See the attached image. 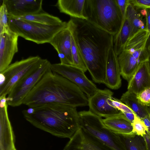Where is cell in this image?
<instances>
[{"label": "cell", "mask_w": 150, "mask_h": 150, "mask_svg": "<svg viewBox=\"0 0 150 150\" xmlns=\"http://www.w3.org/2000/svg\"><path fill=\"white\" fill-rule=\"evenodd\" d=\"M67 23L92 80L104 84L107 59L114 36L86 19L71 17Z\"/></svg>", "instance_id": "1"}, {"label": "cell", "mask_w": 150, "mask_h": 150, "mask_svg": "<svg viewBox=\"0 0 150 150\" xmlns=\"http://www.w3.org/2000/svg\"><path fill=\"white\" fill-rule=\"evenodd\" d=\"M140 12L142 15L146 17L147 13V9L146 8L142 9L140 11Z\"/></svg>", "instance_id": "37"}, {"label": "cell", "mask_w": 150, "mask_h": 150, "mask_svg": "<svg viewBox=\"0 0 150 150\" xmlns=\"http://www.w3.org/2000/svg\"><path fill=\"white\" fill-rule=\"evenodd\" d=\"M42 0H3L8 16L20 17L42 11Z\"/></svg>", "instance_id": "15"}, {"label": "cell", "mask_w": 150, "mask_h": 150, "mask_svg": "<svg viewBox=\"0 0 150 150\" xmlns=\"http://www.w3.org/2000/svg\"><path fill=\"white\" fill-rule=\"evenodd\" d=\"M8 23V14L6 6L2 2L0 7V34L10 30Z\"/></svg>", "instance_id": "26"}, {"label": "cell", "mask_w": 150, "mask_h": 150, "mask_svg": "<svg viewBox=\"0 0 150 150\" xmlns=\"http://www.w3.org/2000/svg\"><path fill=\"white\" fill-rule=\"evenodd\" d=\"M80 128L114 150H127L119 135L108 128L102 118L90 111L78 112Z\"/></svg>", "instance_id": "6"}, {"label": "cell", "mask_w": 150, "mask_h": 150, "mask_svg": "<svg viewBox=\"0 0 150 150\" xmlns=\"http://www.w3.org/2000/svg\"><path fill=\"white\" fill-rule=\"evenodd\" d=\"M71 32L67 25L56 34L49 43L57 51L61 63L74 66L71 53Z\"/></svg>", "instance_id": "12"}, {"label": "cell", "mask_w": 150, "mask_h": 150, "mask_svg": "<svg viewBox=\"0 0 150 150\" xmlns=\"http://www.w3.org/2000/svg\"><path fill=\"white\" fill-rule=\"evenodd\" d=\"M86 0H58L57 6L60 12L71 17L85 19L84 10Z\"/></svg>", "instance_id": "19"}, {"label": "cell", "mask_w": 150, "mask_h": 150, "mask_svg": "<svg viewBox=\"0 0 150 150\" xmlns=\"http://www.w3.org/2000/svg\"><path fill=\"white\" fill-rule=\"evenodd\" d=\"M62 150H114L80 127Z\"/></svg>", "instance_id": "11"}, {"label": "cell", "mask_w": 150, "mask_h": 150, "mask_svg": "<svg viewBox=\"0 0 150 150\" xmlns=\"http://www.w3.org/2000/svg\"><path fill=\"white\" fill-rule=\"evenodd\" d=\"M150 87V64L149 61L141 64L128 82L127 90L136 95Z\"/></svg>", "instance_id": "17"}, {"label": "cell", "mask_w": 150, "mask_h": 150, "mask_svg": "<svg viewBox=\"0 0 150 150\" xmlns=\"http://www.w3.org/2000/svg\"><path fill=\"white\" fill-rule=\"evenodd\" d=\"M143 137L145 141L147 150H150V133L146 131Z\"/></svg>", "instance_id": "34"}, {"label": "cell", "mask_w": 150, "mask_h": 150, "mask_svg": "<svg viewBox=\"0 0 150 150\" xmlns=\"http://www.w3.org/2000/svg\"><path fill=\"white\" fill-rule=\"evenodd\" d=\"M131 27L129 20L125 17L118 33L114 37V48L118 56L122 51L130 35Z\"/></svg>", "instance_id": "21"}, {"label": "cell", "mask_w": 150, "mask_h": 150, "mask_svg": "<svg viewBox=\"0 0 150 150\" xmlns=\"http://www.w3.org/2000/svg\"><path fill=\"white\" fill-rule=\"evenodd\" d=\"M149 107V115L150 116V106Z\"/></svg>", "instance_id": "38"}, {"label": "cell", "mask_w": 150, "mask_h": 150, "mask_svg": "<svg viewBox=\"0 0 150 150\" xmlns=\"http://www.w3.org/2000/svg\"><path fill=\"white\" fill-rule=\"evenodd\" d=\"M149 62L150 64V55L149 58Z\"/></svg>", "instance_id": "39"}, {"label": "cell", "mask_w": 150, "mask_h": 150, "mask_svg": "<svg viewBox=\"0 0 150 150\" xmlns=\"http://www.w3.org/2000/svg\"><path fill=\"white\" fill-rule=\"evenodd\" d=\"M148 129V132L150 133V116L149 114L142 119Z\"/></svg>", "instance_id": "35"}, {"label": "cell", "mask_w": 150, "mask_h": 150, "mask_svg": "<svg viewBox=\"0 0 150 150\" xmlns=\"http://www.w3.org/2000/svg\"><path fill=\"white\" fill-rule=\"evenodd\" d=\"M134 134L143 137L148 131V129L144 122L135 114L134 121L132 124Z\"/></svg>", "instance_id": "27"}, {"label": "cell", "mask_w": 150, "mask_h": 150, "mask_svg": "<svg viewBox=\"0 0 150 150\" xmlns=\"http://www.w3.org/2000/svg\"><path fill=\"white\" fill-rule=\"evenodd\" d=\"M18 18L42 24L50 25H58L63 22L58 17L42 11L38 13Z\"/></svg>", "instance_id": "22"}, {"label": "cell", "mask_w": 150, "mask_h": 150, "mask_svg": "<svg viewBox=\"0 0 150 150\" xmlns=\"http://www.w3.org/2000/svg\"><path fill=\"white\" fill-rule=\"evenodd\" d=\"M113 93L110 90L98 89L88 98L89 110L96 115L105 118L117 115L121 112L111 104Z\"/></svg>", "instance_id": "10"}, {"label": "cell", "mask_w": 150, "mask_h": 150, "mask_svg": "<svg viewBox=\"0 0 150 150\" xmlns=\"http://www.w3.org/2000/svg\"><path fill=\"white\" fill-rule=\"evenodd\" d=\"M23 104L28 108L48 104L76 108L88 105V100L78 86L50 67L24 99Z\"/></svg>", "instance_id": "2"}, {"label": "cell", "mask_w": 150, "mask_h": 150, "mask_svg": "<svg viewBox=\"0 0 150 150\" xmlns=\"http://www.w3.org/2000/svg\"><path fill=\"white\" fill-rule=\"evenodd\" d=\"M8 23L11 31L19 36L38 44L49 43L56 34L68 25L64 21L56 25H45L8 16Z\"/></svg>", "instance_id": "5"}, {"label": "cell", "mask_w": 150, "mask_h": 150, "mask_svg": "<svg viewBox=\"0 0 150 150\" xmlns=\"http://www.w3.org/2000/svg\"><path fill=\"white\" fill-rule=\"evenodd\" d=\"M51 70L75 84L89 98L98 90L96 85L86 76L85 72L73 66L61 63L51 64Z\"/></svg>", "instance_id": "9"}, {"label": "cell", "mask_w": 150, "mask_h": 150, "mask_svg": "<svg viewBox=\"0 0 150 150\" xmlns=\"http://www.w3.org/2000/svg\"><path fill=\"white\" fill-rule=\"evenodd\" d=\"M112 104L122 112L133 113L128 107L122 102L120 100L112 97L111 99Z\"/></svg>", "instance_id": "29"}, {"label": "cell", "mask_w": 150, "mask_h": 150, "mask_svg": "<svg viewBox=\"0 0 150 150\" xmlns=\"http://www.w3.org/2000/svg\"><path fill=\"white\" fill-rule=\"evenodd\" d=\"M145 47L146 49L150 52V33L147 40Z\"/></svg>", "instance_id": "36"}, {"label": "cell", "mask_w": 150, "mask_h": 150, "mask_svg": "<svg viewBox=\"0 0 150 150\" xmlns=\"http://www.w3.org/2000/svg\"><path fill=\"white\" fill-rule=\"evenodd\" d=\"M122 112L124 114L127 120L132 124L134 121L135 114L134 113L131 112Z\"/></svg>", "instance_id": "32"}, {"label": "cell", "mask_w": 150, "mask_h": 150, "mask_svg": "<svg viewBox=\"0 0 150 150\" xmlns=\"http://www.w3.org/2000/svg\"><path fill=\"white\" fill-rule=\"evenodd\" d=\"M18 37L11 30L0 34V72L11 64L14 55L18 52Z\"/></svg>", "instance_id": "14"}, {"label": "cell", "mask_w": 150, "mask_h": 150, "mask_svg": "<svg viewBox=\"0 0 150 150\" xmlns=\"http://www.w3.org/2000/svg\"><path fill=\"white\" fill-rule=\"evenodd\" d=\"M125 17L129 20L131 27L129 38L140 29L144 28H143L144 25V23L136 9L130 2L127 8Z\"/></svg>", "instance_id": "24"}, {"label": "cell", "mask_w": 150, "mask_h": 150, "mask_svg": "<svg viewBox=\"0 0 150 150\" xmlns=\"http://www.w3.org/2000/svg\"><path fill=\"white\" fill-rule=\"evenodd\" d=\"M43 59L30 56L11 64L0 72V98L6 96L19 81L38 67Z\"/></svg>", "instance_id": "7"}, {"label": "cell", "mask_w": 150, "mask_h": 150, "mask_svg": "<svg viewBox=\"0 0 150 150\" xmlns=\"http://www.w3.org/2000/svg\"><path fill=\"white\" fill-rule=\"evenodd\" d=\"M0 150L15 148V139L8 115L6 96L0 98Z\"/></svg>", "instance_id": "13"}, {"label": "cell", "mask_w": 150, "mask_h": 150, "mask_svg": "<svg viewBox=\"0 0 150 150\" xmlns=\"http://www.w3.org/2000/svg\"><path fill=\"white\" fill-rule=\"evenodd\" d=\"M120 100L141 119L149 114V107L139 103L137 98L136 95L133 93L127 90L123 93Z\"/></svg>", "instance_id": "20"}, {"label": "cell", "mask_w": 150, "mask_h": 150, "mask_svg": "<svg viewBox=\"0 0 150 150\" xmlns=\"http://www.w3.org/2000/svg\"><path fill=\"white\" fill-rule=\"evenodd\" d=\"M51 64L46 59L36 68L18 83L6 97L8 105L12 107L23 104L24 100L50 68Z\"/></svg>", "instance_id": "8"}, {"label": "cell", "mask_w": 150, "mask_h": 150, "mask_svg": "<svg viewBox=\"0 0 150 150\" xmlns=\"http://www.w3.org/2000/svg\"><path fill=\"white\" fill-rule=\"evenodd\" d=\"M129 2L136 9L150 8V0H129Z\"/></svg>", "instance_id": "30"}, {"label": "cell", "mask_w": 150, "mask_h": 150, "mask_svg": "<svg viewBox=\"0 0 150 150\" xmlns=\"http://www.w3.org/2000/svg\"><path fill=\"white\" fill-rule=\"evenodd\" d=\"M138 101L142 105L150 106V87L144 89L136 94Z\"/></svg>", "instance_id": "28"}, {"label": "cell", "mask_w": 150, "mask_h": 150, "mask_svg": "<svg viewBox=\"0 0 150 150\" xmlns=\"http://www.w3.org/2000/svg\"><path fill=\"white\" fill-rule=\"evenodd\" d=\"M33 108L32 113H23L24 118L35 127L54 136L70 139L80 127L76 107L48 104Z\"/></svg>", "instance_id": "3"}, {"label": "cell", "mask_w": 150, "mask_h": 150, "mask_svg": "<svg viewBox=\"0 0 150 150\" xmlns=\"http://www.w3.org/2000/svg\"><path fill=\"white\" fill-rule=\"evenodd\" d=\"M121 11L122 17V23L125 18L127 7L129 0H115Z\"/></svg>", "instance_id": "31"}, {"label": "cell", "mask_w": 150, "mask_h": 150, "mask_svg": "<svg viewBox=\"0 0 150 150\" xmlns=\"http://www.w3.org/2000/svg\"><path fill=\"white\" fill-rule=\"evenodd\" d=\"M117 134L125 144L127 150H147L143 137L136 134L125 135Z\"/></svg>", "instance_id": "23"}, {"label": "cell", "mask_w": 150, "mask_h": 150, "mask_svg": "<svg viewBox=\"0 0 150 150\" xmlns=\"http://www.w3.org/2000/svg\"><path fill=\"white\" fill-rule=\"evenodd\" d=\"M86 20L115 36L122 24V17L115 0H86Z\"/></svg>", "instance_id": "4"}, {"label": "cell", "mask_w": 150, "mask_h": 150, "mask_svg": "<svg viewBox=\"0 0 150 150\" xmlns=\"http://www.w3.org/2000/svg\"><path fill=\"white\" fill-rule=\"evenodd\" d=\"M121 76L118 56L114 50L113 42L108 51L104 84L110 89H117L120 87L122 85Z\"/></svg>", "instance_id": "16"}, {"label": "cell", "mask_w": 150, "mask_h": 150, "mask_svg": "<svg viewBox=\"0 0 150 150\" xmlns=\"http://www.w3.org/2000/svg\"><path fill=\"white\" fill-rule=\"evenodd\" d=\"M147 13L146 18V24L145 28L150 33V8L146 9Z\"/></svg>", "instance_id": "33"}, {"label": "cell", "mask_w": 150, "mask_h": 150, "mask_svg": "<svg viewBox=\"0 0 150 150\" xmlns=\"http://www.w3.org/2000/svg\"><path fill=\"white\" fill-rule=\"evenodd\" d=\"M71 33V53L74 66L81 69L85 72L87 69L76 39L72 32Z\"/></svg>", "instance_id": "25"}, {"label": "cell", "mask_w": 150, "mask_h": 150, "mask_svg": "<svg viewBox=\"0 0 150 150\" xmlns=\"http://www.w3.org/2000/svg\"><path fill=\"white\" fill-rule=\"evenodd\" d=\"M102 120L106 127L115 133L125 135L135 134L132 131V124L122 112L115 116L102 118Z\"/></svg>", "instance_id": "18"}, {"label": "cell", "mask_w": 150, "mask_h": 150, "mask_svg": "<svg viewBox=\"0 0 150 150\" xmlns=\"http://www.w3.org/2000/svg\"><path fill=\"white\" fill-rule=\"evenodd\" d=\"M13 150H16V148H15L14 149H13Z\"/></svg>", "instance_id": "40"}]
</instances>
